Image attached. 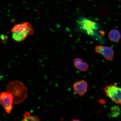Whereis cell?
<instances>
[{
    "label": "cell",
    "instance_id": "9c48e42d",
    "mask_svg": "<svg viewBox=\"0 0 121 121\" xmlns=\"http://www.w3.org/2000/svg\"><path fill=\"white\" fill-rule=\"evenodd\" d=\"M12 33V38L13 40L18 43L25 40L28 36L26 34L19 31Z\"/></svg>",
    "mask_w": 121,
    "mask_h": 121
},
{
    "label": "cell",
    "instance_id": "ba28073f",
    "mask_svg": "<svg viewBox=\"0 0 121 121\" xmlns=\"http://www.w3.org/2000/svg\"><path fill=\"white\" fill-rule=\"evenodd\" d=\"M73 62L75 67L82 72L86 71L89 69L88 64L85 62L83 61L81 58H76L74 59Z\"/></svg>",
    "mask_w": 121,
    "mask_h": 121
},
{
    "label": "cell",
    "instance_id": "6da1fadb",
    "mask_svg": "<svg viewBox=\"0 0 121 121\" xmlns=\"http://www.w3.org/2000/svg\"><path fill=\"white\" fill-rule=\"evenodd\" d=\"M6 90L7 92L13 95L14 104H19L23 102L28 95V89L21 81L10 82L7 84Z\"/></svg>",
    "mask_w": 121,
    "mask_h": 121
},
{
    "label": "cell",
    "instance_id": "7c38bea8",
    "mask_svg": "<svg viewBox=\"0 0 121 121\" xmlns=\"http://www.w3.org/2000/svg\"><path fill=\"white\" fill-rule=\"evenodd\" d=\"M24 119L22 121H40L37 116L35 115L31 116L30 113L27 112L24 115Z\"/></svg>",
    "mask_w": 121,
    "mask_h": 121
},
{
    "label": "cell",
    "instance_id": "3957f363",
    "mask_svg": "<svg viewBox=\"0 0 121 121\" xmlns=\"http://www.w3.org/2000/svg\"><path fill=\"white\" fill-rule=\"evenodd\" d=\"M78 23L80 28L89 35H94L95 31L98 30V27L96 23L86 18L79 19L78 21Z\"/></svg>",
    "mask_w": 121,
    "mask_h": 121
},
{
    "label": "cell",
    "instance_id": "5b68a950",
    "mask_svg": "<svg viewBox=\"0 0 121 121\" xmlns=\"http://www.w3.org/2000/svg\"><path fill=\"white\" fill-rule=\"evenodd\" d=\"M16 31L22 32L28 36L34 34V30L32 25L29 22H23L15 25L11 30L12 32Z\"/></svg>",
    "mask_w": 121,
    "mask_h": 121
},
{
    "label": "cell",
    "instance_id": "7a4b0ae2",
    "mask_svg": "<svg viewBox=\"0 0 121 121\" xmlns=\"http://www.w3.org/2000/svg\"><path fill=\"white\" fill-rule=\"evenodd\" d=\"M104 93L116 104L121 105V88L117 84L109 85L104 87Z\"/></svg>",
    "mask_w": 121,
    "mask_h": 121
},
{
    "label": "cell",
    "instance_id": "277c9868",
    "mask_svg": "<svg viewBox=\"0 0 121 121\" xmlns=\"http://www.w3.org/2000/svg\"><path fill=\"white\" fill-rule=\"evenodd\" d=\"M13 95L8 92H2L0 96V102L7 113H10L13 108Z\"/></svg>",
    "mask_w": 121,
    "mask_h": 121
},
{
    "label": "cell",
    "instance_id": "5bb4252c",
    "mask_svg": "<svg viewBox=\"0 0 121 121\" xmlns=\"http://www.w3.org/2000/svg\"><path fill=\"white\" fill-rule=\"evenodd\" d=\"M87 0L89 1H92L93 0Z\"/></svg>",
    "mask_w": 121,
    "mask_h": 121
},
{
    "label": "cell",
    "instance_id": "30bf717a",
    "mask_svg": "<svg viewBox=\"0 0 121 121\" xmlns=\"http://www.w3.org/2000/svg\"><path fill=\"white\" fill-rule=\"evenodd\" d=\"M108 37L111 41L114 42H117L120 40L121 35L118 30L113 29L111 30L109 33Z\"/></svg>",
    "mask_w": 121,
    "mask_h": 121
},
{
    "label": "cell",
    "instance_id": "9a60e30c",
    "mask_svg": "<svg viewBox=\"0 0 121 121\" xmlns=\"http://www.w3.org/2000/svg\"><path fill=\"white\" fill-rule=\"evenodd\" d=\"M69 0V1H71V0Z\"/></svg>",
    "mask_w": 121,
    "mask_h": 121
},
{
    "label": "cell",
    "instance_id": "8992f818",
    "mask_svg": "<svg viewBox=\"0 0 121 121\" xmlns=\"http://www.w3.org/2000/svg\"><path fill=\"white\" fill-rule=\"evenodd\" d=\"M95 51L97 53L102 54L107 60L111 61L114 58V51L110 47L96 45L95 47Z\"/></svg>",
    "mask_w": 121,
    "mask_h": 121
},
{
    "label": "cell",
    "instance_id": "4fadbf2b",
    "mask_svg": "<svg viewBox=\"0 0 121 121\" xmlns=\"http://www.w3.org/2000/svg\"><path fill=\"white\" fill-rule=\"evenodd\" d=\"M1 39L2 43H5L7 42L8 38L6 35H2L1 36Z\"/></svg>",
    "mask_w": 121,
    "mask_h": 121
},
{
    "label": "cell",
    "instance_id": "52a82bcc",
    "mask_svg": "<svg viewBox=\"0 0 121 121\" xmlns=\"http://www.w3.org/2000/svg\"><path fill=\"white\" fill-rule=\"evenodd\" d=\"M73 87L77 94L83 96L87 92L88 85L86 81L82 80L76 81L74 83Z\"/></svg>",
    "mask_w": 121,
    "mask_h": 121
},
{
    "label": "cell",
    "instance_id": "8fae6325",
    "mask_svg": "<svg viewBox=\"0 0 121 121\" xmlns=\"http://www.w3.org/2000/svg\"><path fill=\"white\" fill-rule=\"evenodd\" d=\"M121 112L119 107L117 106H113L110 109L109 115L110 117L116 118L119 116Z\"/></svg>",
    "mask_w": 121,
    "mask_h": 121
}]
</instances>
